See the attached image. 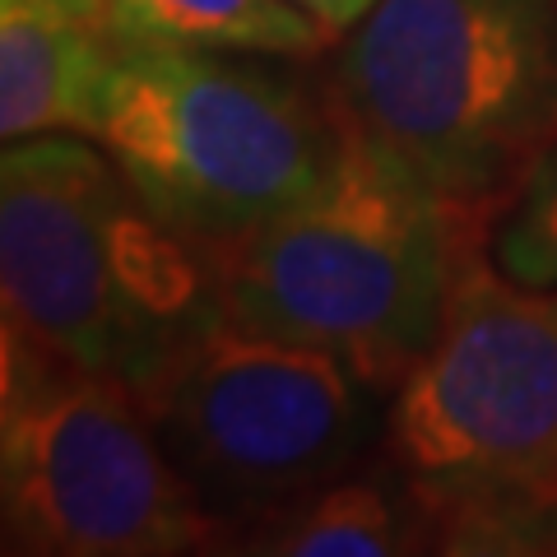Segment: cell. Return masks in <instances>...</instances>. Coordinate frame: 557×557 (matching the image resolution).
<instances>
[{
	"mask_svg": "<svg viewBox=\"0 0 557 557\" xmlns=\"http://www.w3.org/2000/svg\"><path fill=\"white\" fill-rule=\"evenodd\" d=\"M0 298L10 325L135 399L228 321L209 251L172 233L89 135L0 153Z\"/></svg>",
	"mask_w": 557,
	"mask_h": 557,
	"instance_id": "cell-1",
	"label": "cell"
},
{
	"mask_svg": "<svg viewBox=\"0 0 557 557\" xmlns=\"http://www.w3.org/2000/svg\"><path fill=\"white\" fill-rule=\"evenodd\" d=\"M330 94L487 233L557 139V0H381L335 42Z\"/></svg>",
	"mask_w": 557,
	"mask_h": 557,
	"instance_id": "cell-2",
	"label": "cell"
},
{
	"mask_svg": "<svg viewBox=\"0 0 557 557\" xmlns=\"http://www.w3.org/2000/svg\"><path fill=\"white\" fill-rule=\"evenodd\" d=\"M474 237L437 190L354 131L321 196L209 260L233 325L325 348L395 395L437 339Z\"/></svg>",
	"mask_w": 557,
	"mask_h": 557,
	"instance_id": "cell-3",
	"label": "cell"
},
{
	"mask_svg": "<svg viewBox=\"0 0 557 557\" xmlns=\"http://www.w3.org/2000/svg\"><path fill=\"white\" fill-rule=\"evenodd\" d=\"M94 139L172 233L214 256L321 196L354 126L298 57L121 47Z\"/></svg>",
	"mask_w": 557,
	"mask_h": 557,
	"instance_id": "cell-4",
	"label": "cell"
},
{
	"mask_svg": "<svg viewBox=\"0 0 557 557\" xmlns=\"http://www.w3.org/2000/svg\"><path fill=\"white\" fill-rule=\"evenodd\" d=\"M0 534L20 557L223 553L145 405L112 376L0 330Z\"/></svg>",
	"mask_w": 557,
	"mask_h": 557,
	"instance_id": "cell-5",
	"label": "cell"
},
{
	"mask_svg": "<svg viewBox=\"0 0 557 557\" xmlns=\"http://www.w3.org/2000/svg\"><path fill=\"white\" fill-rule=\"evenodd\" d=\"M139 405L196 497L237 530L354 474L386 442L391 395L325 348L223 321Z\"/></svg>",
	"mask_w": 557,
	"mask_h": 557,
	"instance_id": "cell-6",
	"label": "cell"
},
{
	"mask_svg": "<svg viewBox=\"0 0 557 557\" xmlns=\"http://www.w3.org/2000/svg\"><path fill=\"white\" fill-rule=\"evenodd\" d=\"M381 446L423 507L557 487V288L516 284L483 237L469 242L437 339L391 395Z\"/></svg>",
	"mask_w": 557,
	"mask_h": 557,
	"instance_id": "cell-7",
	"label": "cell"
},
{
	"mask_svg": "<svg viewBox=\"0 0 557 557\" xmlns=\"http://www.w3.org/2000/svg\"><path fill=\"white\" fill-rule=\"evenodd\" d=\"M121 42L108 0H0V135H89Z\"/></svg>",
	"mask_w": 557,
	"mask_h": 557,
	"instance_id": "cell-8",
	"label": "cell"
},
{
	"mask_svg": "<svg viewBox=\"0 0 557 557\" xmlns=\"http://www.w3.org/2000/svg\"><path fill=\"white\" fill-rule=\"evenodd\" d=\"M247 557H409L432 553V520L409 479H335L270 516L228 530Z\"/></svg>",
	"mask_w": 557,
	"mask_h": 557,
	"instance_id": "cell-9",
	"label": "cell"
},
{
	"mask_svg": "<svg viewBox=\"0 0 557 557\" xmlns=\"http://www.w3.org/2000/svg\"><path fill=\"white\" fill-rule=\"evenodd\" d=\"M121 47L177 51H270V57H325L335 33L288 0H108Z\"/></svg>",
	"mask_w": 557,
	"mask_h": 557,
	"instance_id": "cell-10",
	"label": "cell"
},
{
	"mask_svg": "<svg viewBox=\"0 0 557 557\" xmlns=\"http://www.w3.org/2000/svg\"><path fill=\"white\" fill-rule=\"evenodd\" d=\"M432 553L557 557V487L432 502Z\"/></svg>",
	"mask_w": 557,
	"mask_h": 557,
	"instance_id": "cell-11",
	"label": "cell"
},
{
	"mask_svg": "<svg viewBox=\"0 0 557 557\" xmlns=\"http://www.w3.org/2000/svg\"><path fill=\"white\" fill-rule=\"evenodd\" d=\"M493 265L530 288H557V139L483 233Z\"/></svg>",
	"mask_w": 557,
	"mask_h": 557,
	"instance_id": "cell-12",
	"label": "cell"
},
{
	"mask_svg": "<svg viewBox=\"0 0 557 557\" xmlns=\"http://www.w3.org/2000/svg\"><path fill=\"white\" fill-rule=\"evenodd\" d=\"M288 5H298V10H307L311 20H321L335 38H344V33H354L368 14L381 5V0H288Z\"/></svg>",
	"mask_w": 557,
	"mask_h": 557,
	"instance_id": "cell-13",
	"label": "cell"
}]
</instances>
